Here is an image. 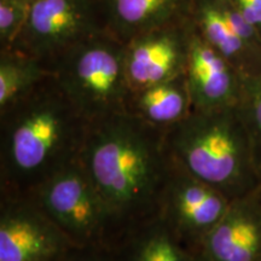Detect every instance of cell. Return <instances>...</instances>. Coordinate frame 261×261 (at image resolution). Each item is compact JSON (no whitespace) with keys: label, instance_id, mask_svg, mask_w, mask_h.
I'll return each mask as SVG.
<instances>
[{"label":"cell","instance_id":"1","mask_svg":"<svg viewBox=\"0 0 261 261\" xmlns=\"http://www.w3.org/2000/svg\"><path fill=\"white\" fill-rule=\"evenodd\" d=\"M165 133L128 113L89 125L79 160L109 211L116 244L160 213L171 165Z\"/></svg>","mask_w":261,"mask_h":261},{"label":"cell","instance_id":"2","mask_svg":"<svg viewBox=\"0 0 261 261\" xmlns=\"http://www.w3.org/2000/svg\"><path fill=\"white\" fill-rule=\"evenodd\" d=\"M89 125L54 75L0 112V195H27L79 160Z\"/></svg>","mask_w":261,"mask_h":261},{"label":"cell","instance_id":"3","mask_svg":"<svg viewBox=\"0 0 261 261\" xmlns=\"http://www.w3.org/2000/svg\"><path fill=\"white\" fill-rule=\"evenodd\" d=\"M165 137L175 161L230 200L257 188L256 146L237 108L192 110Z\"/></svg>","mask_w":261,"mask_h":261},{"label":"cell","instance_id":"4","mask_svg":"<svg viewBox=\"0 0 261 261\" xmlns=\"http://www.w3.org/2000/svg\"><path fill=\"white\" fill-rule=\"evenodd\" d=\"M51 73L63 93L89 123L126 113L130 89L125 44L104 31L61 55Z\"/></svg>","mask_w":261,"mask_h":261},{"label":"cell","instance_id":"5","mask_svg":"<svg viewBox=\"0 0 261 261\" xmlns=\"http://www.w3.org/2000/svg\"><path fill=\"white\" fill-rule=\"evenodd\" d=\"M77 248H115L117 236L103 198L80 160L24 195Z\"/></svg>","mask_w":261,"mask_h":261},{"label":"cell","instance_id":"6","mask_svg":"<svg viewBox=\"0 0 261 261\" xmlns=\"http://www.w3.org/2000/svg\"><path fill=\"white\" fill-rule=\"evenodd\" d=\"M107 31L102 0H32L27 21L10 48L50 68L70 47Z\"/></svg>","mask_w":261,"mask_h":261},{"label":"cell","instance_id":"7","mask_svg":"<svg viewBox=\"0 0 261 261\" xmlns=\"http://www.w3.org/2000/svg\"><path fill=\"white\" fill-rule=\"evenodd\" d=\"M230 202L223 192L195 177L171 156L159 214L191 252L200 249Z\"/></svg>","mask_w":261,"mask_h":261},{"label":"cell","instance_id":"8","mask_svg":"<svg viewBox=\"0 0 261 261\" xmlns=\"http://www.w3.org/2000/svg\"><path fill=\"white\" fill-rule=\"evenodd\" d=\"M74 248L31 198L0 195V261H57Z\"/></svg>","mask_w":261,"mask_h":261},{"label":"cell","instance_id":"9","mask_svg":"<svg viewBox=\"0 0 261 261\" xmlns=\"http://www.w3.org/2000/svg\"><path fill=\"white\" fill-rule=\"evenodd\" d=\"M192 22L161 25L125 42V65L130 91L163 83L185 73Z\"/></svg>","mask_w":261,"mask_h":261},{"label":"cell","instance_id":"10","mask_svg":"<svg viewBox=\"0 0 261 261\" xmlns=\"http://www.w3.org/2000/svg\"><path fill=\"white\" fill-rule=\"evenodd\" d=\"M196 32L243 77L261 73V38L231 0H192Z\"/></svg>","mask_w":261,"mask_h":261},{"label":"cell","instance_id":"11","mask_svg":"<svg viewBox=\"0 0 261 261\" xmlns=\"http://www.w3.org/2000/svg\"><path fill=\"white\" fill-rule=\"evenodd\" d=\"M184 75L194 110H221L240 104L242 74L196 32L194 24Z\"/></svg>","mask_w":261,"mask_h":261},{"label":"cell","instance_id":"12","mask_svg":"<svg viewBox=\"0 0 261 261\" xmlns=\"http://www.w3.org/2000/svg\"><path fill=\"white\" fill-rule=\"evenodd\" d=\"M210 261H261V195L259 189L231 200L219 223L202 241Z\"/></svg>","mask_w":261,"mask_h":261},{"label":"cell","instance_id":"13","mask_svg":"<svg viewBox=\"0 0 261 261\" xmlns=\"http://www.w3.org/2000/svg\"><path fill=\"white\" fill-rule=\"evenodd\" d=\"M106 29L125 44L140 33L190 17L192 0H102Z\"/></svg>","mask_w":261,"mask_h":261},{"label":"cell","instance_id":"14","mask_svg":"<svg viewBox=\"0 0 261 261\" xmlns=\"http://www.w3.org/2000/svg\"><path fill=\"white\" fill-rule=\"evenodd\" d=\"M194 110L185 75L130 91L126 113L166 132Z\"/></svg>","mask_w":261,"mask_h":261},{"label":"cell","instance_id":"15","mask_svg":"<svg viewBox=\"0 0 261 261\" xmlns=\"http://www.w3.org/2000/svg\"><path fill=\"white\" fill-rule=\"evenodd\" d=\"M114 249L119 261H190L192 253L160 214L127 232Z\"/></svg>","mask_w":261,"mask_h":261},{"label":"cell","instance_id":"16","mask_svg":"<svg viewBox=\"0 0 261 261\" xmlns=\"http://www.w3.org/2000/svg\"><path fill=\"white\" fill-rule=\"evenodd\" d=\"M52 75L39 58L16 48L0 50V112L33 92Z\"/></svg>","mask_w":261,"mask_h":261},{"label":"cell","instance_id":"17","mask_svg":"<svg viewBox=\"0 0 261 261\" xmlns=\"http://www.w3.org/2000/svg\"><path fill=\"white\" fill-rule=\"evenodd\" d=\"M237 109L252 136L257 155H261V73L243 79Z\"/></svg>","mask_w":261,"mask_h":261},{"label":"cell","instance_id":"18","mask_svg":"<svg viewBox=\"0 0 261 261\" xmlns=\"http://www.w3.org/2000/svg\"><path fill=\"white\" fill-rule=\"evenodd\" d=\"M31 2L0 0V50L10 48L27 21Z\"/></svg>","mask_w":261,"mask_h":261},{"label":"cell","instance_id":"19","mask_svg":"<svg viewBox=\"0 0 261 261\" xmlns=\"http://www.w3.org/2000/svg\"><path fill=\"white\" fill-rule=\"evenodd\" d=\"M57 261H119V256L114 248H74Z\"/></svg>","mask_w":261,"mask_h":261},{"label":"cell","instance_id":"20","mask_svg":"<svg viewBox=\"0 0 261 261\" xmlns=\"http://www.w3.org/2000/svg\"><path fill=\"white\" fill-rule=\"evenodd\" d=\"M231 3L261 38V0H231Z\"/></svg>","mask_w":261,"mask_h":261},{"label":"cell","instance_id":"21","mask_svg":"<svg viewBox=\"0 0 261 261\" xmlns=\"http://www.w3.org/2000/svg\"><path fill=\"white\" fill-rule=\"evenodd\" d=\"M190 261H210V260H208L207 256H205L204 254L198 249V250H194V252L191 253Z\"/></svg>","mask_w":261,"mask_h":261},{"label":"cell","instance_id":"22","mask_svg":"<svg viewBox=\"0 0 261 261\" xmlns=\"http://www.w3.org/2000/svg\"><path fill=\"white\" fill-rule=\"evenodd\" d=\"M257 178H259L257 189H259L260 195H261V155H257Z\"/></svg>","mask_w":261,"mask_h":261},{"label":"cell","instance_id":"23","mask_svg":"<svg viewBox=\"0 0 261 261\" xmlns=\"http://www.w3.org/2000/svg\"><path fill=\"white\" fill-rule=\"evenodd\" d=\"M25 2H32V0H25Z\"/></svg>","mask_w":261,"mask_h":261}]
</instances>
